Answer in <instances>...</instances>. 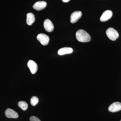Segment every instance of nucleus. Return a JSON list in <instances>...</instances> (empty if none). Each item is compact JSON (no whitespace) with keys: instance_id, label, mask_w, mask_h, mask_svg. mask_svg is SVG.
Segmentation results:
<instances>
[{"instance_id":"7","label":"nucleus","mask_w":121,"mask_h":121,"mask_svg":"<svg viewBox=\"0 0 121 121\" xmlns=\"http://www.w3.org/2000/svg\"><path fill=\"white\" fill-rule=\"evenodd\" d=\"M112 12L110 10H106L104 12L100 18L101 22H105L107 21L112 17Z\"/></svg>"},{"instance_id":"9","label":"nucleus","mask_w":121,"mask_h":121,"mask_svg":"<svg viewBox=\"0 0 121 121\" xmlns=\"http://www.w3.org/2000/svg\"><path fill=\"white\" fill-rule=\"evenodd\" d=\"M27 65L32 73L35 74L37 72L38 70V66L37 64L35 61L31 60H29L28 63Z\"/></svg>"},{"instance_id":"2","label":"nucleus","mask_w":121,"mask_h":121,"mask_svg":"<svg viewBox=\"0 0 121 121\" xmlns=\"http://www.w3.org/2000/svg\"><path fill=\"white\" fill-rule=\"evenodd\" d=\"M106 34L111 40L115 41L118 37L119 34L117 30L112 28H109L107 29L106 31Z\"/></svg>"},{"instance_id":"15","label":"nucleus","mask_w":121,"mask_h":121,"mask_svg":"<svg viewBox=\"0 0 121 121\" xmlns=\"http://www.w3.org/2000/svg\"><path fill=\"white\" fill-rule=\"evenodd\" d=\"M30 121H41L37 117L35 116H32L30 118Z\"/></svg>"},{"instance_id":"8","label":"nucleus","mask_w":121,"mask_h":121,"mask_svg":"<svg viewBox=\"0 0 121 121\" xmlns=\"http://www.w3.org/2000/svg\"><path fill=\"white\" fill-rule=\"evenodd\" d=\"M5 114L6 117L9 118H17L19 117L17 112L10 108H8L6 110Z\"/></svg>"},{"instance_id":"5","label":"nucleus","mask_w":121,"mask_h":121,"mask_svg":"<svg viewBox=\"0 0 121 121\" xmlns=\"http://www.w3.org/2000/svg\"><path fill=\"white\" fill-rule=\"evenodd\" d=\"M82 13L81 11H75L72 13L70 16V21L72 23L77 22L82 17Z\"/></svg>"},{"instance_id":"11","label":"nucleus","mask_w":121,"mask_h":121,"mask_svg":"<svg viewBox=\"0 0 121 121\" xmlns=\"http://www.w3.org/2000/svg\"><path fill=\"white\" fill-rule=\"evenodd\" d=\"M73 52L72 48L69 47L62 48L59 50L58 54L60 55H63L66 54H71Z\"/></svg>"},{"instance_id":"3","label":"nucleus","mask_w":121,"mask_h":121,"mask_svg":"<svg viewBox=\"0 0 121 121\" xmlns=\"http://www.w3.org/2000/svg\"><path fill=\"white\" fill-rule=\"evenodd\" d=\"M37 39L41 44L44 46L48 45L50 40L48 36L43 33L39 34L37 36Z\"/></svg>"},{"instance_id":"1","label":"nucleus","mask_w":121,"mask_h":121,"mask_svg":"<svg viewBox=\"0 0 121 121\" xmlns=\"http://www.w3.org/2000/svg\"><path fill=\"white\" fill-rule=\"evenodd\" d=\"M76 36L78 41L82 43H87L91 40L90 35L86 31L80 29L77 31L76 33Z\"/></svg>"},{"instance_id":"12","label":"nucleus","mask_w":121,"mask_h":121,"mask_svg":"<svg viewBox=\"0 0 121 121\" xmlns=\"http://www.w3.org/2000/svg\"><path fill=\"white\" fill-rule=\"evenodd\" d=\"M35 20V15L32 13H28L27 15L26 23L29 25H32Z\"/></svg>"},{"instance_id":"10","label":"nucleus","mask_w":121,"mask_h":121,"mask_svg":"<svg viewBox=\"0 0 121 121\" xmlns=\"http://www.w3.org/2000/svg\"><path fill=\"white\" fill-rule=\"evenodd\" d=\"M47 2L44 1H39L36 2L33 5V9L37 11L43 10L46 8Z\"/></svg>"},{"instance_id":"4","label":"nucleus","mask_w":121,"mask_h":121,"mask_svg":"<svg viewBox=\"0 0 121 121\" xmlns=\"http://www.w3.org/2000/svg\"><path fill=\"white\" fill-rule=\"evenodd\" d=\"M109 111L111 112H115L121 110V103L119 102H115L111 104L108 108Z\"/></svg>"},{"instance_id":"17","label":"nucleus","mask_w":121,"mask_h":121,"mask_svg":"<svg viewBox=\"0 0 121 121\" xmlns=\"http://www.w3.org/2000/svg\"></svg>"},{"instance_id":"14","label":"nucleus","mask_w":121,"mask_h":121,"mask_svg":"<svg viewBox=\"0 0 121 121\" xmlns=\"http://www.w3.org/2000/svg\"><path fill=\"white\" fill-rule=\"evenodd\" d=\"M39 102V99L36 96H33L30 99V103L32 105H36Z\"/></svg>"},{"instance_id":"13","label":"nucleus","mask_w":121,"mask_h":121,"mask_svg":"<svg viewBox=\"0 0 121 121\" xmlns=\"http://www.w3.org/2000/svg\"><path fill=\"white\" fill-rule=\"evenodd\" d=\"M18 105L20 108L24 111L26 110L28 108V105L27 103L23 101L19 102L18 103Z\"/></svg>"},{"instance_id":"16","label":"nucleus","mask_w":121,"mask_h":121,"mask_svg":"<svg viewBox=\"0 0 121 121\" xmlns=\"http://www.w3.org/2000/svg\"><path fill=\"white\" fill-rule=\"evenodd\" d=\"M63 2H69L70 0H62Z\"/></svg>"},{"instance_id":"6","label":"nucleus","mask_w":121,"mask_h":121,"mask_svg":"<svg viewBox=\"0 0 121 121\" xmlns=\"http://www.w3.org/2000/svg\"><path fill=\"white\" fill-rule=\"evenodd\" d=\"M44 27L48 32H52L54 30V26L52 22L50 20H45L44 22Z\"/></svg>"}]
</instances>
